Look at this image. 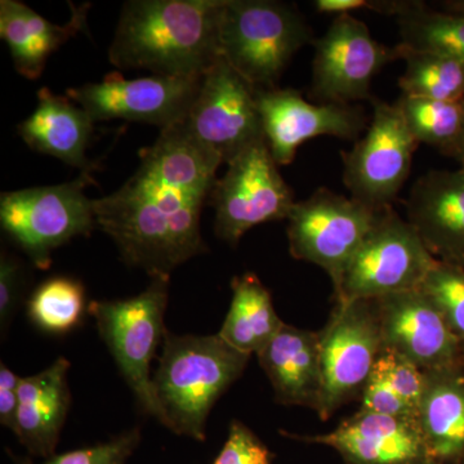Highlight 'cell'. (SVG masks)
<instances>
[{
    "label": "cell",
    "instance_id": "1",
    "mask_svg": "<svg viewBox=\"0 0 464 464\" xmlns=\"http://www.w3.org/2000/svg\"><path fill=\"white\" fill-rule=\"evenodd\" d=\"M139 169L112 194L94 199L97 227L125 264L150 277L206 252L200 217L221 164L207 157L176 124L141 154Z\"/></svg>",
    "mask_w": 464,
    "mask_h": 464
},
{
    "label": "cell",
    "instance_id": "2",
    "mask_svg": "<svg viewBox=\"0 0 464 464\" xmlns=\"http://www.w3.org/2000/svg\"><path fill=\"white\" fill-rule=\"evenodd\" d=\"M225 0H130L109 48L119 70L170 78H203L221 57L219 14Z\"/></svg>",
    "mask_w": 464,
    "mask_h": 464
},
{
    "label": "cell",
    "instance_id": "3",
    "mask_svg": "<svg viewBox=\"0 0 464 464\" xmlns=\"http://www.w3.org/2000/svg\"><path fill=\"white\" fill-rule=\"evenodd\" d=\"M249 355L216 335L167 332L152 377L161 424L177 435L204 441L217 400L243 374Z\"/></svg>",
    "mask_w": 464,
    "mask_h": 464
},
{
    "label": "cell",
    "instance_id": "4",
    "mask_svg": "<svg viewBox=\"0 0 464 464\" xmlns=\"http://www.w3.org/2000/svg\"><path fill=\"white\" fill-rule=\"evenodd\" d=\"M295 5L275 0H225L219 14V53L256 90L277 88L302 47L313 44Z\"/></svg>",
    "mask_w": 464,
    "mask_h": 464
},
{
    "label": "cell",
    "instance_id": "5",
    "mask_svg": "<svg viewBox=\"0 0 464 464\" xmlns=\"http://www.w3.org/2000/svg\"><path fill=\"white\" fill-rule=\"evenodd\" d=\"M92 173L74 181L2 192L0 224L35 267L47 270L52 253L97 227L94 200L85 195L93 185Z\"/></svg>",
    "mask_w": 464,
    "mask_h": 464
},
{
    "label": "cell",
    "instance_id": "6",
    "mask_svg": "<svg viewBox=\"0 0 464 464\" xmlns=\"http://www.w3.org/2000/svg\"><path fill=\"white\" fill-rule=\"evenodd\" d=\"M170 277H152L132 298L93 301L88 311L137 401L146 413L163 420L152 386L151 362L166 338L164 316Z\"/></svg>",
    "mask_w": 464,
    "mask_h": 464
},
{
    "label": "cell",
    "instance_id": "7",
    "mask_svg": "<svg viewBox=\"0 0 464 464\" xmlns=\"http://www.w3.org/2000/svg\"><path fill=\"white\" fill-rule=\"evenodd\" d=\"M438 264L413 226L384 208L335 289L337 302L373 301L420 289Z\"/></svg>",
    "mask_w": 464,
    "mask_h": 464
},
{
    "label": "cell",
    "instance_id": "8",
    "mask_svg": "<svg viewBox=\"0 0 464 464\" xmlns=\"http://www.w3.org/2000/svg\"><path fill=\"white\" fill-rule=\"evenodd\" d=\"M176 125L192 145L221 166L265 139L256 88L222 56L204 74L197 99Z\"/></svg>",
    "mask_w": 464,
    "mask_h": 464
},
{
    "label": "cell",
    "instance_id": "9",
    "mask_svg": "<svg viewBox=\"0 0 464 464\" xmlns=\"http://www.w3.org/2000/svg\"><path fill=\"white\" fill-rule=\"evenodd\" d=\"M380 212L331 188H317L307 199L295 201L290 210V255L322 267L335 290Z\"/></svg>",
    "mask_w": 464,
    "mask_h": 464
},
{
    "label": "cell",
    "instance_id": "10",
    "mask_svg": "<svg viewBox=\"0 0 464 464\" xmlns=\"http://www.w3.org/2000/svg\"><path fill=\"white\" fill-rule=\"evenodd\" d=\"M216 209V234L231 246L256 226L288 219L295 194L279 172L266 139L227 164L209 198Z\"/></svg>",
    "mask_w": 464,
    "mask_h": 464
},
{
    "label": "cell",
    "instance_id": "11",
    "mask_svg": "<svg viewBox=\"0 0 464 464\" xmlns=\"http://www.w3.org/2000/svg\"><path fill=\"white\" fill-rule=\"evenodd\" d=\"M382 347L374 302H337L334 315L320 333L322 393L316 411L323 420L365 389Z\"/></svg>",
    "mask_w": 464,
    "mask_h": 464
},
{
    "label": "cell",
    "instance_id": "12",
    "mask_svg": "<svg viewBox=\"0 0 464 464\" xmlns=\"http://www.w3.org/2000/svg\"><path fill=\"white\" fill-rule=\"evenodd\" d=\"M418 145L395 103L374 100L365 136L342 154L351 198L375 210L392 207L411 174Z\"/></svg>",
    "mask_w": 464,
    "mask_h": 464
},
{
    "label": "cell",
    "instance_id": "13",
    "mask_svg": "<svg viewBox=\"0 0 464 464\" xmlns=\"http://www.w3.org/2000/svg\"><path fill=\"white\" fill-rule=\"evenodd\" d=\"M313 45L311 92L319 103L355 105L371 99L374 76L396 58L395 48L375 41L366 24L353 14L333 18Z\"/></svg>",
    "mask_w": 464,
    "mask_h": 464
},
{
    "label": "cell",
    "instance_id": "14",
    "mask_svg": "<svg viewBox=\"0 0 464 464\" xmlns=\"http://www.w3.org/2000/svg\"><path fill=\"white\" fill-rule=\"evenodd\" d=\"M201 81L159 75L127 81L111 72L100 83L69 88L66 96L94 121L121 119L158 125L163 130L185 118L199 93Z\"/></svg>",
    "mask_w": 464,
    "mask_h": 464
},
{
    "label": "cell",
    "instance_id": "15",
    "mask_svg": "<svg viewBox=\"0 0 464 464\" xmlns=\"http://www.w3.org/2000/svg\"><path fill=\"white\" fill-rule=\"evenodd\" d=\"M264 136L277 166L293 163L299 146L319 136L353 141L366 127L362 108L311 103L292 88L256 90Z\"/></svg>",
    "mask_w": 464,
    "mask_h": 464
},
{
    "label": "cell",
    "instance_id": "16",
    "mask_svg": "<svg viewBox=\"0 0 464 464\" xmlns=\"http://www.w3.org/2000/svg\"><path fill=\"white\" fill-rule=\"evenodd\" d=\"M383 347L398 351L424 371H454L459 338L420 289L373 299Z\"/></svg>",
    "mask_w": 464,
    "mask_h": 464
},
{
    "label": "cell",
    "instance_id": "17",
    "mask_svg": "<svg viewBox=\"0 0 464 464\" xmlns=\"http://www.w3.org/2000/svg\"><path fill=\"white\" fill-rule=\"evenodd\" d=\"M293 438L328 445L350 464H422L430 458L415 418L360 411L335 431Z\"/></svg>",
    "mask_w": 464,
    "mask_h": 464
},
{
    "label": "cell",
    "instance_id": "18",
    "mask_svg": "<svg viewBox=\"0 0 464 464\" xmlns=\"http://www.w3.org/2000/svg\"><path fill=\"white\" fill-rule=\"evenodd\" d=\"M406 215L433 257L464 267L463 168L424 173L411 188Z\"/></svg>",
    "mask_w": 464,
    "mask_h": 464
},
{
    "label": "cell",
    "instance_id": "19",
    "mask_svg": "<svg viewBox=\"0 0 464 464\" xmlns=\"http://www.w3.org/2000/svg\"><path fill=\"white\" fill-rule=\"evenodd\" d=\"M94 123L90 114L69 97L56 96L48 88L38 92V105L18 124L17 133L34 151L50 155L67 166L92 173L96 164L87 158Z\"/></svg>",
    "mask_w": 464,
    "mask_h": 464
},
{
    "label": "cell",
    "instance_id": "20",
    "mask_svg": "<svg viewBox=\"0 0 464 464\" xmlns=\"http://www.w3.org/2000/svg\"><path fill=\"white\" fill-rule=\"evenodd\" d=\"M257 356L277 402L317 411L322 393L320 334L284 324Z\"/></svg>",
    "mask_w": 464,
    "mask_h": 464
},
{
    "label": "cell",
    "instance_id": "21",
    "mask_svg": "<svg viewBox=\"0 0 464 464\" xmlns=\"http://www.w3.org/2000/svg\"><path fill=\"white\" fill-rule=\"evenodd\" d=\"M91 5L70 3L72 17L56 25L18 0L0 2V36L8 45L18 74L30 81L41 78L48 58L76 34L85 32Z\"/></svg>",
    "mask_w": 464,
    "mask_h": 464
},
{
    "label": "cell",
    "instance_id": "22",
    "mask_svg": "<svg viewBox=\"0 0 464 464\" xmlns=\"http://www.w3.org/2000/svg\"><path fill=\"white\" fill-rule=\"evenodd\" d=\"M69 369L65 357H58L41 373L21 380L14 435L33 456H54L72 400Z\"/></svg>",
    "mask_w": 464,
    "mask_h": 464
},
{
    "label": "cell",
    "instance_id": "23",
    "mask_svg": "<svg viewBox=\"0 0 464 464\" xmlns=\"http://www.w3.org/2000/svg\"><path fill=\"white\" fill-rule=\"evenodd\" d=\"M418 422L430 458L464 457V375L457 369L427 374Z\"/></svg>",
    "mask_w": 464,
    "mask_h": 464
},
{
    "label": "cell",
    "instance_id": "24",
    "mask_svg": "<svg viewBox=\"0 0 464 464\" xmlns=\"http://www.w3.org/2000/svg\"><path fill=\"white\" fill-rule=\"evenodd\" d=\"M231 289L230 310L219 337L246 355H257L280 332L284 323L275 311L270 292L257 275L246 273L234 277Z\"/></svg>",
    "mask_w": 464,
    "mask_h": 464
},
{
    "label": "cell",
    "instance_id": "25",
    "mask_svg": "<svg viewBox=\"0 0 464 464\" xmlns=\"http://www.w3.org/2000/svg\"><path fill=\"white\" fill-rule=\"evenodd\" d=\"M396 58L405 61L400 76L401 94L420 99L462 102L464 101V63L436 52L409 50L398 44Z\"/></svg>",
    "mask_w": 464,
    "mask_h": 464
},
{
    "label": "cell",
    "instance_id": "26",
    "mask_svg": "<svg viewBox=\"0 0 464 464\" xmlns=\"http://www.w3.org/2000/svg\"><path fill=\"white\" fill-rule=\"evenodd\" d=\"M395 105L418 143L453 157L464 128V101L449 102L401 94Z\"/></svg>",
    "mask_w": 464,
    "mask_h": 464
},
{
    "label": "cell",
    "instance_id": "27",
    "mask_svg": "<svg viewBox=\"0 0 464 464\" xmlns=\"http://www.w3.org/2000/svg\"><path fill=\"white\" fill-rule=\"evenodd\" d=\"M401 47L436 52L464 63V16L435 11L426 3L398 17Z\"/></svg>",
    "mask_w": 464,
    "mask_h": 464
},
{
    "label": "cell",
    "instance_id": "28",
    "mask_svg": "<svg viewBox=\"0 0 464 464\" xmlns=\"http://www.w3.org/2000/svg\"><path fill=\"white\" fill-rule=\"evenodd\" d=\"M84 311V288L70 277H53L43 283L29 301V316L48 333H66L81 322Z\"/></svg>",
    "mask_w": 464,
    "mask_h": 464
},
{
    "label": "cell",
    "instance_id": "29",
    "mask_svg": "<svg viewBox=\"0 0 464 464\" xmlns=\"http://www.w3.org/2000/svg\"><path fill=\"white\" fill-rule=\"evenodd\" d=\"M420 289L439 308L451 332L464 341V267L438 261Z\"/></svg>",
    "mask_w": 464,
    "mask_h": 464
},
{
    "label": "cell",
    "instance_id": "30",
    "mask_svg": "<svg viewBox=\"0 0 464 464\" xmlns=\"http://www.w3.org/2000/svg\"><path fill=\"white\" fill-rule=\"evenodd\" d=\"M373 371L389 383L418 417L427 386V374L422 373L420 366L398 351L382 347Z\"/></svg>",
    "mask_w": 464,
    "mask_h": 464
},
{
    "label": "cell",
    "instance_id": "31",
    "mask_svg": "<svg viewBox=\"0 0 464 464\" xmlns=\"http://www.w3.org/2000/svg\"><path fill=\"white\" fill-rule=\"evenodd\" d=\"M140 441L141 431L133 429L102 444L48 458L47 462L43 464H125L139 447ZM14 459L16 464H33L29 459Z\"/></svg>",
    "mask_w": 464,
    "mask_h": 464
},
{
    "label": "cell",
    "instance_id": "32",
    "mask_svg": "<svg viewBox=\"0 0 464 464\" xmlns=\"http://www.w3.org/2000/svg\"><path fill=\"white\" fill-rule=\"evenodd\" d=\"M273 454L248 427L232 422L224 449L213 464H271Z\"/></svg>",
    "mask_w": 464,
    "mask_h": 464
},
{
    "label": "cell",
    "instance_id": "33",
    "mask_svg": "<svg viewBox=\"0 0 464 464\" xmlns=\"http://www.w3.org/2000/svg\"><path fill=\"white\" fill-rule=\"evenodd\" d=\"M24 273L20 262L7 252L0 256V329L7 333L23 292Z\"/></svg>",
    "mask_w": 464,
    "mask_h": 464
},
{
    "label": "cell",
    "instance_id": "34",
    "mask_svg": "<svg viewBox=\"0 0 464 464\" xmlns=\"http://www.w3.org/2000/svg\"><path fill=\"white\" fill-rule=\"evenodd\" d=\"M422 2L418 0H316L314 7L320 14H353L356 11H372L384 16L400 17Z\"/></svg>",
    "mask_w": 464,
    "mask_h": 464
},
{
    "label": "cell",
    "instance_id": "35",
    "mask_svg": "<svg viewBox=\"0 0 464 464\" xmlns=\"http://www.w3.org/2000/svg\"><path fill=\"white\" fill-rule=\"evenodd\" d=\"M362 411L418 420L417 414L399 398L398 393L391 389L389 383L374 371H372L371 377L366 382Z\"/></svg>",
    "mask_w": 464,
    "mask_h": 464
},
{
    "label": "cell",
    "instance_id": "36",
    "mask_svg": "<svg viewBox=\"0 0 464 464\" xmlns=\"http://www.w3.org/2000/svg\"><path fill=\"white\" fill-rule=\"evenodd\" d=\"M23 378L7 368L0 365V423L11 431H16L18 414V389Z\"/></svg>",
    "mask_w": 464,
    "mask_h": 464
},
{
    "label": "cell",
    "instance_id": "37",
    "mask_svg": "<svg viewBox=\"0 0 464 464\" xmlns=\"http://www.w3.org/2000/svg\"><path fill=\"white\" fill-rule=\"evenodd\" d=\"M440 9L448 14H459L464 16V0H447L440 3Z\"/></svg>",
    "mask_w": 464,
    "mask_h": 464
},
{
    "label": "cell",
    "instance_id": "38",
    "mask_svg": "<svg viewBox=\"0 0 464 464\" xmlns=\"http://www.w3.org/2000/svg\"><path fill=\"white\" fill-rule=\"evenodd\" d=\"M451 158L456 159L460 168H464V128L459 142H458L456 151H454L453 157Z\"/></svg>",
    "mask_w": 464,
    "mask_h": 464
},
{
    "label": "cell",
    "instance_id": "39",
    "mask_svg": "<svg viewBox=\"0 0 464 464\" xmlns=\"http://www.w3.org/2000/svg\"><path fill=\"white\" fill-rule=\"evenodd\" d=\"M422 464H442L440 460L432 459V458H429V459L424 460Z\"/></svg>",
    "mask_w": 464,
    "mask_h": 464
},
{
    "label": "cell",
    "instance_id": "40",
    "mask_svg": "<svg viewBox=\"0 0 464 464\" xmlns=\"http://www.w3.org/2000/svg\"><path fill=\"white\" fill-rule=\"evenodd\" d=\"M463 169H464V168H463Z\"/></svg>",
    "mask_w": 464,
    "mask_h": 464
}]
</instances>
